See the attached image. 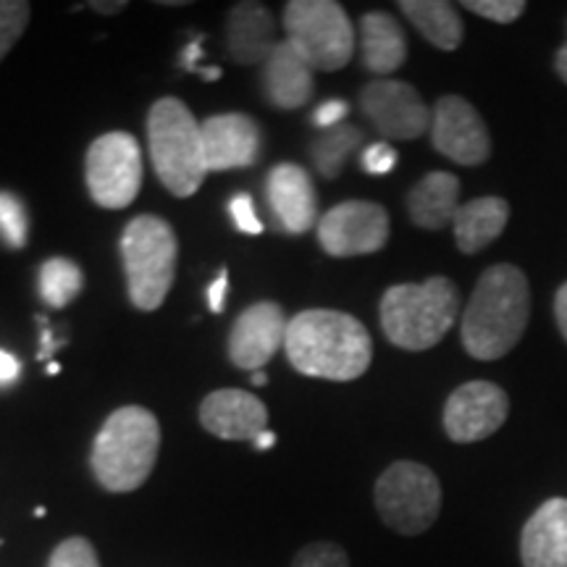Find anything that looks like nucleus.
Returning <instances> with one entry per match:
<instances>
[{
	"label": "nucleus",
	"mask_w": 567,
	"mask_h": 567,
	"mask_svg": "<svg viewBox=\"0 0 567 567\" xmlns=\"http://www.w3.org/2000/svg\"><path fill=\"white\" fill-rule=\"evenodd\" d=\"M297 373L326 381L360 379L373 360L371 334L358 318L342 310H302L287 326L284 339Z\"/></svg>",
	"instance_id": "f257e3e1"
},
{
	"label": "nucleus",
	"mask_w": 567,
	"mask_h": 567,
	"mask_svg": "<svg viewBox=\"0 0 567 567\" xmlns=\"http://www.w3.org/2000/svg\"><path fill=\"white\" fill-rule=\"evenodd\" d=\"M530 287L526 274L513 264H496L481 274L463 310L460 337L476 360L509 354L528 329Z\"/></svg>",
	"instance_id": "f03ea898"
},
{
	"label": "nucleus",
	"mask_w": 567,
	"mask_h": 567,
	"mask_svg": "<svg viewBox=\"0 0 567 567\" xmlns=\"http://www.w3.org/2000/svg\"><path fill=\"white\" fill-rule=\"evenodd\" d=\"M161 452V423L147 408L126 405L105 417L92 442L90 465L111 494H130L151 478Z\"/></svg>",
	"instance_id": "7ed1b4c3"
},
{
	"label": "nucleus",
	"mask_w": 567,
	"mask_h": 567,
	"mask_svg": "<svg viewBox=\"0 0 567 567\" xmlns=\"http://www.w3.org/2000/svg\"><path fill=\"white\" fill-rule=\"evenodd\" d=\"M381 329L400 350L423 352L450 334L460 316V292L446 276L396 284L381 297Z\"/></svg>",
	"instance_id": "20e7f679"
},
{
	"label": "nucleus",
	"mask_w": 567,
	"mask_h": 567,
	"mask_svg": "<svg viewBox=\"0 0 567 567\" xmlns=\"http://www.w3.org/2000/svg\"><path fill=\"white\" fill-rule=\"evenodd\" d=\"M147 145L153 168L174 197H189L208 176L203 126L179 97H161L147 113Z\"/></svg>",
	"instance_id": "39448f33"
},
{
	"label": "nucleus",
	"mask_w": 567,
	"mask_h": 567,
	"mask_svg": "<svg viewBox=\"0 0 567 567\" xmlns=\"http://www.w3.org/2000/svg\"><path fill=\"white\" fill-rule=\"evenodd\" d=\"M122 258L130 300L142 313L166 302L176 279L179 243L172 224L161 216H137L122 234Z\"/></svg>",
	"instance_id": "423d86ee"
},
{
	"label": "nucleus",
	"mask_w": 567,
	"mask_h": 567,
	"mask_svg": "<svg viewBox=\"0 0 567 567\" xmlns=\"http://www.w3.org/2000/svg\"><path fill=\"white\" fill-rule=\"evenodd\" d=\"M373 502L386 528L400 536H417L442 513V484L431 467L400 460L375 481Z\"/></svg>",
	"instance_id": "0eeeda50"
},
{
	"label": "nucleus",
	"mask_w": 567,
	"mask_h": 567,
	"mask_svg": "<svg viewBox=\"0 0 567 567\" xmlns=\"http://www.w3.org/2000/svg\"><path fill=\"white\" fill-rule=\"evenodd\" d=\"M287 42L313 66L339 71L354 53V30L342 6L334 0H292L284 6Z\"/></svg>",
	"instance_id": "6e6552de"
},
{
	"label": "nucleus",
	"mask_w": 567,
	"mask_h": 567,
	"mask_svg": "<svg viewBox=\"0 0 567 567\" xmlns=\"http://www.w3.org/2000/svg\"><path fill=\"white\" fill-rule=\"evenodd\" d=\"M84 182L92 203L122 210L134 203L142 187L140 142L130 132H109L97 137L84 155Z\"/></svg>",
	"instance_id": "1a4fd4ad"
},
{
	"label": "nucleus",
	"mask_w": 567,
	"mask_h": 567,
	"mask_svg": "<svg viewBox=\"0 0 567 567\" xmlns=\"http://www.w3.org/2000/svg\"><path fill=\"white\" fill-rule=\"evenodd\" d=\"M389 243V213L371 200L339 203L318 218V245L331 258H358L384 250Z\"/></svg>",
	"instance_id": "9d476101"
},
{
	"label": "nucleus",
	"mask_w": 567,
	"mask_h": 567,
	"mask_svg": "<svg viewBox=\"0 0 567 567\" xmlns=\"http://www.w3.org/2000/svg\"><path fill=\"white\" fill-rule=\"evenodd\" d=\"M360 109L375 132L386 140H417L431 132V111L413 84L400 80H373L360 90Z\"/></svg>",
	"instance_id": "9b49d317"
},
{
	"label": "nucleus",
	"mask_w": 567,
	"mask_h": 567,
	"mask_svg": "<svg viewBox=\"0 0 567 567\" xmlns=\"http://www.w3.org/2000/svg\"><path fill=\"white\" fill-rule=\"evenodd\" d=\"M431 142L444 158L460 166H481L492 155V134L481 113L465 97L444 95L431 111Z\"/></svg>",
	"instance_id": "f8f14e48"
},
{
	"label": "nucleus",
	"mask_w": 567,
	"mask_h": 567,
	"mask_svg": "<svg viewBox=\"0 0 567 567\" xmlns=\"http://www.w3.org/2000/svg\"><path fill=\"white\" fill-rule=\"evenodd\" d=\"M509 415V396L492 381L457 386L444 405V431L455 444H476L494 436Z\"/></svg>",
	"instance_id": "ddd939ff"
},
{
	"label": "nucleus",
	"mask_w": 567,
	"mask_h": 567,
	"mask_svg": "<svg viewBox=\"0 0 567 567\" xmlns=\"http://www.w3.org/2000/svg\"><path fill=\"white\" fill-rule=\"evenodd\" d=\"M287 316L279 302H255L237 316L229 331V360L243 371L255 373L284 347Z\"/></svg>",
	"instance_id": "4468645a"
},
{
	"label": "nucleus",
	"mask_w": 567,
	"mask_h": 567,
	"mask_svg": "<svg viewBox=\"0 0 567 567\" xmlns=\"http://www.w3.org/2000/svg\"><path fill=\"white\" fill-rule=\"evenodd\" d=\"M264 134L247 113H218L203 122V147L208 172H231L252 166L260 155Z\"/></svg>",
	"instance_id": "2eb2a0df"
},
{
	"label": "nucleus",
	"mask_w": 567,
	"mask_h": 567,
	"mask_svg": "<svg viewBox=\"0 0 567 567\" xmlns=\"http://www.w3.org/2000/svg\"><path fill=\"white\" fill-rule=\"evenodd\" d=\"M200 423L226 442H255L268 431V408L245 389H216L203 400Z\"/></svg>",
	"instance_id": "dca6fc26"
},
{
	"label": "nucleus",
	"mask_w": 567,
	"mask_h": 567,
	"mask_svg": "<svg viewBox=\"0 0 567 567\" xmlns=\"http://www.w3.org/2000/svg\"><path fill=\"white\" fill-rule=\"evenodd\" d=\"M274 216L289 234L310 231L318 221V197L310 174L297 163H279L266 176Z\"/></svg>",
	"instance_id": "f3484780"
},
{
	"label": "nucleus",
	"mask_w": 567,
	"mask_h": 567,
	"mask_svg": "<svg viewBox=\"0 0 567 567\" xmlns=\"http://www.w3.org/2000/svg\"><path fill=\"white\" fill-rule=\"evenodd\" d=\"M523 567H567V499H547L520 530Z\"/></svg>",
	"instance_id": "a211bd4d"
},
{
	"label": "nucleus",
	"mask_w": 567,
	"mask_h": 567,
	"mask_svg": "<svg viewBox=\"0 0 567 567\" xmlns=\"http://www.w3.org/2000/svg\"><path fill=\"white\" fill-rule=\"evenodd\" d=\"M226 45L231 59L243 66L266 63L279 40H276V21L268 6L258 0L234 3L226 19Z\"/></svg>",
	"instance_id": "6ab92c4d"
},
{
	"label": "nucleus",
	"mask_w": 567,
	"mask_h": 567,
	"mask_svg": "<svg viewBox=\"0 0 567 567\" xmlns=\"http://www.w3.org/2000/svg\"><path fill=\"white\" fill-rule=\"evenodd\" d=\"M260 84H264L268 103L276 105V109H302L313 97V66L287 40H279V45L274 48L264 63Z\"/></svg>",
	"instance_id": "aec40b11"
},
{
	"label": "nucleus",
	"mask_w": 567,
	"mask_h": 567,
	"mask_svg": "<svg viewBox=\"0 0 567 567\" xmlns=\"http://www.w3.org/2000/svg\"><path fill=\"white\" fill-rule=\"evenodd\" d=\"M360 59L381 80L408 61V38L392 13L371 11L360 19Z\"/></svg>",
	"instance_id": "412c9836"
},
{
	"label": "nucleus",
	"mask_w": 567,
	"mask_h": 567,
	"mask_svg": "<svg viewBox=\"0 0 567 567\" xmlns=\"http://www.w3.org/2000/svg\"><path fill=\"white\" fill-rule=\"evenodd\" d=\"M460 210V179L450 172H431L410 189V221L421 229L439 231L455 221Z\"/></svg>",
	"instance_id": "4be33fe9"
},
{
	"label": "nucleus",
	"mask_w": 567,
	"mask_h": 567,
	"mask_svg": "<svg viewBox=\"0 0 567 567\" xmlns=\"http://www.w3.org/2000/svg\"><path fill=\"white\" fill-rule=\"evenodd\" d=\"M509 205L502 197H476V200L460 205L452 229H455L457 250L465 255H476L486 250L502 231L507 229Z\"/></svg>",
	"instance_id": "5701e85b"
},
{
	"label": "nucleus",
	"mask_w": 567,
	"mask_h": 567,
	"mask_svg": "<svg viewBox=\"0 0 567 567\" xmlns=\"http://www.w3.org/2000/svg\"><path fill=\"white\" fill-rule=\"evenodd\" d=\"M400 11L410 19V24L423 34L439 51H457L463 45L465 27L463 17L446 0H402Z\"/></svg>",
	"instance_id": "b1692460"
},
{
	"label": "nucleus",
	"mask_w": 567,
	"mask_h": 567,
	"mask_svg": "<svg viewBox=\"0 0 567 567\" xmlns=\"http://www.w3.org/2000/svg\"><path fill=\"white\" fill-rule=\"evenodd\" d=\"M360 145H363V130H358V126L347 122L334 126V130H326L318 134L313 145H310V155H313L318 174H321L323 179H339L347 161L352 158Z\"/></svg>",
	"instance_id": "393cba45"
},
{
	"label": "nucleus",
	"mask_w": 567,
	"mask_h": 567,
	"mask_svg": "<svg viewBox=\"0 0 567 567\" xmlns=\"http://www.w3.org/2000/svg\"><path fill=\"white\" fill-rule=\"evenodd\" d=\"M38 287L42 302L51 305V308L61 310L66 308L69 302H74L76 297L82 295L84 276L82 268L69 258H48L45 264L40 266Z\"/></svg>",
	"instance_id": "a878e982"
},
{
	"label": "nucleus",
	"mask_w": 567,
	"mask_h": 567,
	"mask_svg": "<svg viewBox=\"0 0 567 567\" xmlns=\"http://www.w3.org/2000/svg\"><path fill=\"white\" fill-rule=\"evenodd\" d=\"M0 237L13 250H21L27 245V237H30L27 208L13 193H0Z\"/></svg>",
	"instance_id": "bb28decb"
},
{
	"label": "nucleus",
	"mask_w": 567,
	"mask_h": 567,
	"mask_svg": "<svg viewBox=\"0 0 567 567\" xmlns=\"http://www.w3.org/2000/svg\"><path fill=\"white\" fill-rule=\"evenodd\" d=\"M30 19L32 6L27 0H0V61L17 45Z\"/></svg>",
	"instance_id": "cd10ccee"
},
{
	"label": "nucleus",
	"mask_w": 567,
	"mask_h": 567,
	"mask_svg": "<svg viewBox=\"0 0 567 567\" xmlns=\"http://www.w3.org/2000/svg\"><path fill=\"white\" fill-rule=\"evenodd\" d=\"M48 567H101V559L87 538L71 536L53 549Z\"/></svg>",
	"instance_id": "c85d7f7f"
},
{
	"label": "nucleus",
	"mask_w": 567,
	"mask_h": 567,
	"mask_svg": "<svg viewBox=\"0 0 567 567\" xmlns=\"http://www.w3.org/2000/svg\"><path fill=\"white\" fill-rule=\"evenodd\" d=\"M292 567H350V557L334 542H313L297 551Z\"/></svg>",
	"instance_id": "c756f323"
},
{
	"label": "nucleus",
	"mask_w": 567,
	"mask_h": 567,
	"mask_svg": "<svg viewBox=\"0 0 567 567\" xmlns=\"http://www.w3.org/2000/svg\"><path fill=\"white\" fill-rule=\"evenodd\" d=\"M465 11H473L481 19L496 21V24H513L523 17L526 3L523 0H465Z\"/></svg>",
	"instance_id": "7c9ffc66"
},
{
	"label": "nucleus",
	"mask_w": 567,
	"mask_h": 567,
	"mask_svg": "<svg viewBox=\"0 0 567 567\" xmlns=\"http://www.w3.org/2000/svg\"><path fill=\"white\" fill-rule=\"evenodd\" d=\"M396 151L389 142H373L371 147H365L363 158H360V163H363V172L365 174H373V176H384L389 172H394L396 166Z\"/></svg>",
	"instance_id": "2f4dec72"
},
{
	"label": "nucleus",
	"mask_w": 567,
	"mask_h": 567,
	"mask_svg": "<svg viewBox=\"0 0 567 567\" xmlns=\"http://www.w3.org/2000/svg\"><path fill=\"white\" fill-rule=\"evenodd\" d=\"M229 213L234 218V226H237V229L243 234H260V231H264V224H260L258 213H255L252 197L247 193L231 197Z\"/></svg>",
	"instance_id": "473e14b6"
},
{
	"label": "nucleus",
	"mask_w": 567,
	"mask_h": 567,
	"mask_svg": "<svg viewBox=\"0 0 567 567\" xmlns=\"http://www.w3.org/2000/svg\"><path fill=\"white\" fill-rule=\"evenodd\" d=\"M347 113H350V105H347L344 101H339V97H334V101H326L316 109L313 113V124L318 126V130H334V126L344 124Z\"/></svg>",
	"instance_id": "72a5a7b5"
},
{
	"label": "nucleus",
	"mask_w": 567,
	"mask_h": 567,
	"mask_svg": "<svg viewBox=\"0 0 567 567\" xmlns=\"http://www.w3.org/2000/svg\"><path fill=\"white\" fill-rule=\"evenodd\" d=\"M226 292H229V274L221 271V274H218V279L213 281L210 289H208V305H210L213 313H224Z\"/></svg>",
	"instance_id": "f704fd0d"
},
{
	"label": "nucleus",
	"mask_w": 567,
	"mask_h": 567,
	"mask_svg": "<svg viewBox=\"0 0 567 567\" xmlns=\"http://www.w3.org/2000/svg\"><path fill=\"white\" fill-rule=\"evenodd\" d=\"M21 373V363L11 352L0 350V384H13Z\"/></svg>",
	"instance_id": "c9c22d12"
},
{
	"label": "nucleus",
	"mask_w": 567,
	"mask_h": 567,
	"mask_svg": "<svg viewBox=\"0 0 567 567\" xmlns=\"http://www.w3.org/2000/svg\"><path fill=\"white\" fill-rule=\"evenodd\" d=\"M203 40H205V34L203 38H195L193 42H189L187 48H184L182 51V59H179V63H182V69H187V71H200V66H197V61L203 59Z\"/></svg>",
	"instance_id": "e433bc0d"
},
{
	"label": "nucleus",
	"mask_w": 567,
	"mask_h": 567,
	"mask_svg": "<svg viewBox=\"0 0 567 567\" xmlns=\"http://www.w3.org/2000/svg\"><path fill=\"white\" fill-rule=\"evenodd\" d=\"M555 318H557L559 334H563L565 342H567V281L563 284V287L557 289V297H555Z\"/></svg>",
	"instance_id": "4c0bfd02"
},
{
	"label": "nucleus",
	"mask_w": 567,
	"mask_h": 567,
	"mask_svg": "<svg viewBox=\"0 0 567 567\" xmlns=\"http://www.w3.org/2000/svg\"><path fill=\"white\" fill-rule=\"evenodd\" d=\"M40 323L45 326V329H42V350H40V360H45L48 354H51L53 350H59V344L53 342V331L48 329V321H45V318H42V316H40Z\"/></svg>",
	"instance_id": "58836bf2"
},
{
	"label": "nucleus",
	"mask_w": 567,
	"mask_h": 567,
	"mask_svg": "<svg viewBox=\"0 0 567 567\" xmlns=\"http://www.w3.org/2000/svg\"><path fill=\"white\" fill-rule=\"evenodd\" d=\"M92 9H95L97 13H105V17H109V13L124 11L126 3H124V0H111V3H103V0H95V3H92Z\"/></svg>",
	"instance_id": "ea45409f"
},
{
	"label": "nucleus",
	"mask_w": 567,
	"mask_h": 567,
	"mask_svg": "<svg viewBox=\"0 0 567 567\" xmlns=\"http://www.w3.org/2000/svg\"><path fill=\"white\" fill-rule=\"evenodd\" d=\"M555 69H557V76H559V80H563V82L567 84V40H565V45L559 48V51H557Z\"/></svg>",
	"instance_id": "a19ab883"
},
{
	"label": "nucleus",
	"mask_w": 567,
	"mask_h": 567,
	"mask_svg": "<svg viewBox=\"0 0 567 567\" xmlns=\"http://www.w3.org/2000/svg\"><path fill=\"white\" fill-rule=\"evenodd\" d=\"M252 444H255V450H260V452L271 450V446L276 444V434H274V431H264V434L255 439Z\"/></svg>",
	"instance_id": "79ce46f5"
},
{
	"label": "nucleus",
	"mask_w": 567,
	"mask_h": 567,
	"mask_svg": "<svg viewBox=\"0 0 567 567\" xmlns=\"http://www.w3.org/2000/svg\"><path fill=\"white\" fill-rule=\"evenodd\" d=\"M197 74L203 76V82H218L221 80V69L218 66H208V69H200Z\"/></svg>",
	"instance_id": "37998d69"
},
{
	"label": "nucleus",
	"mask_w": 567,
	"mask_h": 567,
	"mask_svg": "<svg viewBox=\"0 0 567 567\" xmlns=\"http://www.w3.org/2000/svg\"><path fill=\"white\" fill-rule=\"evenodd\" d=\"M252 384H255V386L268 384V375H266L264 371H255V373H252Z\"/></svg>",
	"instance_id": "c03bdc74"
},
{
	"label": "nucleus",
	"mask_w": 567,
	"mask_h": 567,
	"mask_svg": "<svg viewBox=\"0 0 567 567\" xmlns=\"http://www.w3.org/2000/svg\"><path fill=\"white\" fill-rule=\"evenodd\" d=\"M59 371H61V365H59V363H51V365H48V373H51V375H55Z\"/></svg>",
	"instance_id": "a18cd8bd"
}]
</instances>
